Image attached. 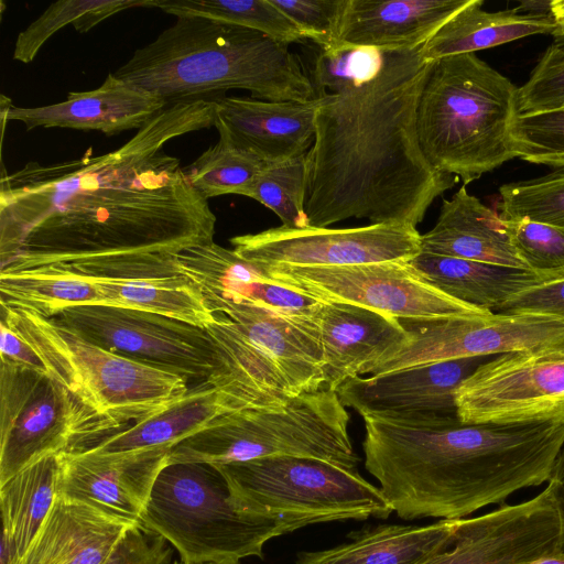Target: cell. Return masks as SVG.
I'll list each match as a JSON object with an SVG mask.
<instances>
[{"label":"cell","mask_w":564,"mask_h":564,"mask_svg":"<svg viewBox=\"0 0 564 564\" xmlns=\"http://www.w3.org/2000/svg\"><path fill=\"white\" fill-rule=\"evenodd\" d=\"M214 101L166 106L120 148L2 174L0 273L178 253L214 241L216 216L164 145L214 126Z\"/></svg>","instance_id":"1"},{"label":"cell","mask_w":564,"mask_h":564,"mask_svg":"<svg viewBox=\"0 0 564 564\" xmlns=\"http://www.w3.org/2000/svg\"><path fill=\"white\" fill-rule=\"evenodd\" d=\"M430 67L421 47L382 52L370 78L318 97L306 153L310 226L364 218L416 227L457 183L430 164L419 142L416 111Z\"/></svg>","instance_id":"2"},{"label":"cell","mask_w":564,"mask_h":564,"mask_svg":"<svg viewBox=\"0 0 564 564\" xmlns=\"http://www.w3.org/2000/svg\"><path fill=\"white\" fill-rule=\"evenodd\" d=\"M366 469L404 520L463 519L549 481L564 441V415L525 424L425 423L362 417Z\"/></svg>","instance_id":"3"},{"label":"cell","mask_w":564,"mask_h":564,"mask_svg":"<svg viewBox=\"0 0 564 564\" xmlns=\"http://www.w3.org/2000/svg\"><path fill=\"white\" fill-rule=\"evenodd\" d=\"M113 74L166 106L216 101L230 89H245L253 98L271 101L318 98L290 45L200 17H177Z\"/></svg>","instance_id":"4"},{"label":"cell","mask_w":564,"mask_h":564,"mask_svg":"<svg viewBox=\"0 0 564 564\" xmlns=\"http://www.w3.org/2000/svg\"><path fill=\"white\" fill-rule=\"evenodd\" d=\"M517 91L475 53L432 62L416 111L419 142L430 164L466 185L514 159L509 130L518 113Z\"/></svg>","instance_id":"5"},{"label":"cell","mask_w":564,"mask_h":564,"mask_svg":"<svg viewBox=\"0 0 564 564\" xmlns=\"http://www.w3.org/2000/svg\"><path fill=\"white\" fill-rule=\"evenodd\" d=\"M1 322L87 409L118 427L159 413L187 390L181 376L104 349L53 318L1 303Z\"/></svg>","instance_id":"6"},{"label":"cell","mask_w":564,"mask_h":564,"mask_svg":"<svg viewBox=\"0 0 564 564\" xmlns=\"http://www.w3.org/2000/svg\"><path fill=\"white\" fill-rule=\"evenodd\" d=\"M140 525L170 542L187 563L262 557L268 541L301 529L292 520L240 511L224 474L207 463L166 464Z\"/></svg>","instance_id":"7"},{"label":"cell","mask_w":564,"mask_h":564,"mask_svg":"<svg viewBox=\"0 0 564 564\" xmlns=\"http://www.w3.org/2000/svg\"><path fill=\"white\" fill-rule=\"evenodd\" d=\"M349 414L336 391L294 397L281 409H245L173 446L171 463L225 465L272 456L308 457L357 469Z\"/></svg>","instance_id":"8"},{"label":"cell","mask_w":564,"mask_h":564,"mask_svg":"<svg viewBox=\"0 0 564 564\" xmlns=\"http://www.w3.org/2000/svg\"><path fill=\"white\" fill-rule=\"evenodd\" d=\"M236 507L248 514L310 524L387 519L392 508L357 469L295 456L216 465Z\"/></svg>","instance_id":"9"},{"label":"cell","mask_w":564,"mask_h":564,"mask_svg":"<svg viewBox=\"0 0 564 564\" xmlns=\"http://www.w3.org/2000/svg\"><path fill=\"white\" fill-rule=\"evenodd\" d=\"M121 429L87 409L48 372L1 360L0 484L48 455Z\"/></svg>","instance_id":"10"},{"label":"cell","mask_w":564,"mask_h":564,"mask_svg":"<svg viewBox=\"0 0 564 564\" xmlns=\"http://www.w3.org/2000/svg\"><path fill=\"white\" fill-rule=\"evenodd\" d=\"M261 265L278 283L318 301L354 304L400 321L486 317L494 313L447 295L410 260L337 267Z\"/></svg>","instance_id":"11"},{"label":"cell","mask_w":564,"mask_h":564,"mask_svg":"<svg viewBox=\"0 0 564 564\" xmlns=\"http://www.w3.org/2000/svg\"><path fill=\"white\" fill-rule=\"evenodd\" d=\"M109 351L178 375L210 379L217 348L206 329L160 314L107 304L68 307L50 317Z\"/></svg>","instance_id":"12"},{"label":"cell","mask_w":564,"mask_h":564,"mask_svg":"<svg viewBox=\"0 0 564 564\" xmlns=\"http://www.w3.org/2000/svg\"><path fill=\"white\" fill-rule=\"evenodd\" d=\"M463 423L525 424L564 415V340L494 356L457 389Z\"/></svg>","instance_id":"13"},{"label":"cell","mask_w":564,"mask_h":564,"mask_svg":"<svg viewBox=\"0 0 564 564\" xmlns=\"http://www.w3.org/2000/svg\"><path fill=\"white\" fill-rule=\"evenodd\" d=\"M401 322L410 335L408 343L373 364L367 370L370 376L564 340V319L543 315L492 313L486 317Z\"/></svg>","instance_id":"14"},{"label":"cell","mask_w":564,"mask_h":564,"mask_svg":"<svg viewBox=\"0 0 564 564\" xmlns=\"http://www.w3.org/2000/svg\"><path fill=\"white\" fill-rule=\"evenodd\" d=\"M416 227L370 224L352 228L307 226L270 228L232 237L234 251L257 264L337 267L390 260H411L421 252Z\"/></svg>","instance_id":"15"},{"label":"cell","mask_w":564,"mask_h":564,"mask_svg":"<svg viewBox=\"0 0 564 564\" xmlns=\"http://www.w3.org/2000/svg\"><path fill=\"white\" fill-rule=\"evenodd\" d=\"M176 253H139L67 262L96 284L105 304L160 314L199 328L215 321Z\"/></svg>","instance_id":"16"},{"label":"cell","mask_w":564,"mask_h":564,"mask_svg":"<svg viewBox=\"0 0 564 564\" xmlns=\"http://www.w3.org/2000/svg\"><path fill=\"white\" fill-rule=\"evenodd\" d=\"M560 519L547 485L530 500L460 519L449 549L423 564H527L557 554Z\"/></svg>","instance_id":"17"},{"label":"cell","mask_w":564,"mask_h":564,"mask_svg":"<svg viewBox=\"0 0 564 564\" xmlns=\"http://www.w3.org/2000/svg\"><path fill=\"white\" fill-rule=\"evenodd\" d=\"M490 357L430 364L382 376H357L337 394L344 406L361 417L373 415L402 423H425L457 415L455 395L460 384Z\"/></svg>","instance_id":"18"},{"label":"cell","mask_w":564,"mask_h":564,"mask_svg":"<svg viewBox=\"0 0 564 564\" xmlns=\"http://www.w3.org/2000/svg\"><path fill=\"white\" fill-rule=\"evenodd\" d=\"M169 452L156 448L121 455L63 453L58 497L140 524L155 479L167 464Z\"/></svg>","instance_id":"19"},{"label":"cell","mask_w":564,"mask_h":564,"mask_svg":"<svg viewBox=\"0 0 564 564\" xmlns=\"http://www.w3.org/2000/svg\"><path fill=\"white\" fill-rule=\"evenodd\" d=\"M318 102L226 96L215 101L214 127L219 140L264 163L288 161L311 149Z\"/></svg>","instance_id":"20"},{"label":"cell","mask_w":564,"mask_h":564,"mask_svg":"<svg viewBox=\"0 0 564 564\" xmlns=\"http://www.w3.org/2000/svg\"><path fill=\"white\" fill-rule=\"evenodd\" d=\"M325 389L337 391L409 340L402 322L362 306L321 301L314 312Z\"/></svg>","instance_id":"21"},{"label":"cell","mask_w":564,"mask_h":564,"mask_svg":"<svg viewBox=\"0 0 564 564\" xmlns=\"http://www.w3.org/2000/svg\"><path fill=\"white\" fill-rule=\"evenodd\" d=\"M184 274L197 286L213 314L232 304L260 306L295 315L307 306V297L274 281L267 270L214 241L175 254Z\"/></svg>","instance_id":"22"},{"label":"cell","mask_w":564,"mask_h":564,"mask_svg":"<svg viewBox=\"0 0 564 564\" xmlns=\"http://www.w3.org/2000/svg\"><path fill=\"white\" fill-rule=\"evenodd\" d=\"M165 107L162 99L110 73L96 89L73 91L66 100L42 107L10 105L2 115L8 121L22 122L28 130L57 127L111 135L140 129Z\"/></svg>","instance_id":"23"},{"label":"cell","mask_w":564,"mask_h":564,"mask_svg":"<svg viewBox=\"0 0 564 564\" xmlns=\"http://www.w3.org/2000/svg\"><path fill=\"white\" fill-rule=\"evenodd\" d=\"M471 0H345L337 45L404 52L420 48Z\"/></svg>","instance_id":"24"},{"label":"cell","mask_w":564,"mask_h":564,"mask_svg":"<svg viewBox=\"0 0 564 564\" xmlns=\"http://www.w3.org/2000/svg\"><path fill=\"white\" fill-rule=\"evenodd\" d=\"M245 410L241 402L210 380L198 382L159 413L132 423L72 452L121 455L171 449L228 413Z\"/></svg>","instance_id":"25"},{"label":"cell","mask_w":564,"mask_h":564,"mask_svg":"<svg viewBox=\"0 0 564 564\" xmlns=\"http://www.w3.org/2000/svg\"><path fill=\"white\" fill-rule=\"evenodd\" d=\"M218 313L267 352L295 395L323 389V355L314 314L294 317L249 304H232Z\"/></svg>","instance_id":"26"},{"label":"cell","mask_w":564,"mask_h":564,"mask_svg":"<svg viewBox=\"0 0 564 564\" xmlns=\"http://www.w3.org/2000/svg\"><path fill=\"white\" fill-rule=\"evenodd\" d=\"M129 523L85 503L57 497L19 564H102Z\"/></svg>","instance_id":"27"},{"label":"cell","mask_w":564,"mask_h":564,"mask_svg":"<svg viewBox=\"0 0 564 564\" xmlns=\"http://www.w3.org/2000/svg\"><path fill=\"white\" fill-rule=\"evenodd\" d=\"M421 251L525 269L501 217L463 185L444 199L436 225L421 237Z\"/></svg>","instance_id":"28"},{"label":"cell","mask_w":564,"mask_h":564,"mask_svg":"<svg viewBox=\"0 0 564 564\" xmlns=\"http://www.w3.org/2000/svg\"><path fill=\"white\" fill-rule=\"evenodd\" d=\"M460 519L429 525L381 524L349 534L350 541L301 552L296 564H423L447 550L456 539Z\"/></svg>","instance_id":"29"},{"label":"cell","mask_w":564,"mask_h":564,"mask_svg":"<svg viewBox=\"0 0 564 564\" xmlns=\"http://www.w3.org/2000/svg\"><path fill=\"white\" fill-rule=\"evenodd\" d=\"M207 333L218 365L208 380L235 395L245 409H281L295 395L275 362L225 315L214 314Z\"/></svg>","instance_id":"30"},{"label":"cell","mask_w":564,"mask_h":564,"mask_svg":"<svg viewBox=\"0 0 564 564\" xmlns=\"http://www.w3.org/2000/svg\"><path fill=\"white\" fill-rule=\"evenodd\" d=\"M482 0H471L451 18L424 45L422 58H440L476 53L534 34H552L556 24L551 13L523 11L520 7L489 12Z\"/></svg>","instance_id":"31"},{"label":"cell","mask_w":564,"mask_h":564,"mask_svg":"<svg viewBox=\"0 0 564 564\" xmlns=\"http://www.w3.org/2000/svg\"><path fill=\"white\" fill-rule=\"evenodd\" d=\"M410 261L447 295L494 313L517 293L545 280L531 270L422 251Z\"/></svg>","instance_id":"32"},{"label":"cell","mask_w":564,"mask_h":564,"mask_svg":"<svg viewBox=\"0 0 564 564\" xmlns=\"http://www.w3.org/2000/svg\"><path fill=\"white\" fill-rule=\"evenodd\" d=\"M61 454L48 455L0 484L2 533L14 544L21 562L57 497Z\"/></svg>","instance_id":"33"},{"label":"cell","mask_w":564,"mask_h":564,"mask_svg":"<svg viewBox=\"0 0 564 564\" xmlns=\"http://www.w3.org/2000/svg\"><path fill=\"white\" fill-rule=\"evenodd\" d=\"M1 303L29 310L44 317L91 304H105L98 286L68 263L0 273Z\"/></svg>","instance_id":"34"},{"label":"cell","mask_w":564,"mask_h":564,"mask_svg":"<svg viewBox=\"0 0 564 564\" xmlns=\"http://www.w3.org/2000/svg\"><path fill=\"white\" fill-rule=\"evenodd\" d=\"M153 8L177 17H200L262 33L290 45L305 40L272 0H154Z\"/></svg>","instance_id":"35"},{"label":"cell","mask_w":564,"mask_h":564,"mask_svg":"<svg viewBox=\"0 0 564 564\" xmlns=\"http://www.w3.org/2000/svg\"><path fill=\"white\" fill-rule=\"evenodd\" d=\"M154 0H59L52 3L36 20L18 34L13 59L31 63L45 42L58 30L73 24L84 33L123 10L153 8Z\"/></svg>","instance_id":"36"},{"label":"cell","mask_w":564,"mask_h":564,"mask_svg":"<svg viewBox=\"0 0 564 564\" xmlns=\"http://www.w3.org/2000/svg\"><path fill=\"white\" fill-rule=\"evenodd\" d=\"M267 163L221 140L184 167L192 187L207 200L221 195L248 196Z\"/></svg>","instance_id":"37"},{"label":"cell","mask_w":564,"mask_h":564,"mask_svg":"<svg viewBox=\"0 0 564 564\" xmlns=\"http://www.w3.org/2000/svg\"><path fill=\"white\" fill-rule=\"evenodd\" d=\"M306 154L267 163L259 173L247 197L271 209L281 226L304 228L310 226L304 209Z\"/></svg>","instance_id":"38"},{"label":"cell","mask_w":564,"mask_h":564,"mask_svg":"<svg viewBox=\"0 0 564 564\" xmlns=\"http://www.w3.org/2000/svg\"><path fill=\"white\" fill-rule=\"evenodd\" d=\"M503 219L527 218L564 228V167L499 188Z\"/></svg>","instance_id":"39"},{"label":"cell","mask_w":564,"mask_h":564,"mask_svg":"<svg viewBox=\"0 0 564 564\" xmlns=\"http://www.w3.org/2000/svg\"><path fill=\"white\" fill-rule=\"evenodd\" d=\"M513 158L564 167V108L517 113L509 130Z\"/></svg>","instance_id":"40"},{"label":"cell","mask_w":564,"mask_h":564,"mask_svg":"<svg viewBox=\"0 0 564 564\" xmlns=\"http://www.w3.org/2000/svg\"><path fill=\"white\" fill-rule=\"evenodd\" d=\"M381 59L382 52L373 48L343 44L321 48L311 77L317 97L367 80L377 72Z\"/></svg>","instance_id":"41"},{"label":"cell","mask_w":564,"mask_h":564,"mask_svg":"<svg viewBox=\"0 0 564 564\" xmlns=\"http://www.w3.org/2000/svg\"><path fill=\"white\" fill-rule=\"evenodd\" d=\"M501 219L516 253L529 270L545 280L564 270V228L527 218Z\"/></svg>","instance_id":"42"},{"label":"cell","mask_w":564,"mask_h":564,"mask_svg":"<svg viewBox=\"0 0 564 564\" xmlns=\"http://www.w3.org/2000/svg\"><path fill=\"white\" fill-rule=\"evenodd\" d=\"M564 108V35L541 56L528 80L518 88V113Z\"/></svg>","instance_id":"43"},{"label":"cell","mask_w":564,"mask_h":564,"mask_svg":"<svg viewBox=\"0 0 564 564\" xmlns=\"http://www.w3.org/2000/svg\"><path fill=\"white\" fill-rule=\"evenodd\" d=\"M321 48L337 46V30L345 0H272Z\"/></svg>","instance_id":"44"},{"label":"cell","mask_w":564,"mask_h":564,"mask_svg":"<svg viewBox=\"0 0 564 564\" xmlns=\"http://www.w3.org/2000/svg\"><path fill=\"white\" fill-rule=\"evenodd\" d=\"M495 313L533 314L564 319V278L547 279L517 293Z\"/></svg>","instance_id":"45"},{"label":"cell","mask_w":564,"mask_h":564,"mask_svg":"<svg viewBox=\"0 0 564 564\" xmlns=\"http://www.w3.org/2000/svg\"><path fill=\"white\" fill-rule=\"evenodd\" d=\"M165 540L140 524L130 528L102 564H167Z\"/></svg>","instance_id":"46"},{"label":"cell","mask_w":564,"mask_h":564,"mask_svg":"<svg viewBox=\"0 0 564 564\" xmlns=\"http://www.w3.org/2000/svg\"><path fill=\"white\" fill-rule=\"evenodd\" d=\"M0 337L1 360L47 372L42 358L35 349L3 322H0Z\"/></svg>","instance_id":"47"},{"label":"cell","mask_w":564,"mask_h":564,"mask_svg":"<svg viewBox=\"0 0 564 564\" xmlns=\"http://www.w3.org/2000/svg\"><path fill=\"white\" fill-rule=\"evenodd\" d=\"M560 519V542L557 554L564 555V480L547 481Z\"/></svg>","instance_id":"48"},{"label":"cell","mask_w":564,"mask_h":564,"mask_svg":"<svg viewBox=\"0 0 564 564\" xmlns=\"http://www.w3.org/2000/svg\"><path fill=\"white\" fill-rule=\"evenodd\" d=\"M550 13L556 24L555 35H564V0L550 1Z\"/></svg>","instance_id":"49"},{"label":"cell","mask_w":564,"mask_h":564,"mask_svg":"<svg viewBox=\"0 0 564 564\" xmlns=\"http://www.w3.org/2000/svg\"><path fill=\"white\" fill-rule=\"evenodd\" d=\"M564 480V441L554 459L549 481Z\"/></svg>","instance_id":"50"},{"label":"cell","mask_w":564,"mask_h":564,"mask_svg":"<svg viewBox=\"0 0 564 564\" xmlns=\"http://www.w3.org/2000/svg\"><path fill=\"white\" fill-rule=\"evenodd\" d=\"M527 564H564V555L563 554H553V555L544 556L539 560L529 562Z\"/></svg>","instance_id":"51"},{"label":"cell","mask_w":564,"mask_h":564,"mask_svg":"<svg viewBox=\"0 0 564 564\" xmlns=\"http://www.w3.org/2000/svg\"><path fill=\"white\" fill-rule=\"evenodd\" d=\"M240 561H223V562H199V563H187L183 561L174 562L173 564H239Z\"/></svg>","instance_id":"52"},{"label":"cell","mask_w":564,"mask_h":564,"mask_svg":"<svg viewBox=\"0 0 564 564\" xmlns=\"http://www.w3.org/2000/svg\"><path fill=\"white\" fill-rule=\"evenodd\" d=\"M557 278H564V270L555 273L554 275H552L550 279H557Z\"/></svg>","instance_id":"53"}]
</instances>
